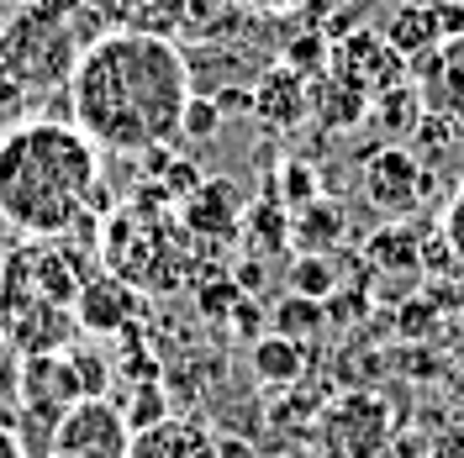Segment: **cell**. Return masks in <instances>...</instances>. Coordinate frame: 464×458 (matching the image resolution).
I'll use <instances>...</instances> for the list:
<instances>
[{"mask_svg":"<svg viewBox=\"0 0 464 458\" xmlns=\"http://www.w3.org/2000/svg\"><path fill=\"white\" fill-rule=\"evenodd\" d=\"M63 95H69V121L101 153L143 158L179 138V116L196 90H190V58L164 32L111 27L85 43Z\"/></svg>","mask_w":464,"mask_h":458,"instance_id":"obj_1","label":"cell"},{"mask_svg":"<svg viewBox=\"0 0 464 458\" xmlns=\"http://www.w3.org/2000/svg\"><path fill=\"white\" fill-rule=\"evenodd\" d=\"M101 196V148L74 121L27 116L0 138V222L27 237H63Z\"/></svg>","mask_w":464,"mask_h":458,"instance_id":"obj_2","label":"cell"},{"mask_svg":"<svg viewBox=\"0 0 464 458\" xmlns=\"http://www.w3.org/2000/svg\"><path fill=\"white\" fill-rule=\"evenodd\" d=\"M80 0H37L16 5L0 27V69L22 85L32 106L69 90V74L85 53V27L74 16Z\"/></svg>","mask_w":464,"mask_h":458,"instance_id":"obj_3","label":"cell"},{"mask_svg":"<svg viewBox=\"0 0 464 458\" xmlns=\"http://www.w3.org/2000/svg\"><path fill=\"white\" fill-rule=\"evenodd\" d=\"M359 185H364V201L375 205L380 216H391V222H406L417 205L428 201V169H422V158L411 153V148L391 143V148H375L370 158H364V174H359Z\"/></svg>","mask_w":464,"mask_h":458,"instance_id":"obj_4","label":"cell"},{"mask_svg":"<svg viewBox=\"0 0 464 458\" xmlns=\"http://www.w3.org/2000/svg\"><path fill=\"white\" fill-rule=\"evenodd\" d=\"M132 448V427L127 411H116L106 396H85L58 416L53 432V453L63 458H127Z\"/></svg>","mask_w":464,"mask_h":458,"instance_id":"obj_5","label":"cell"},{"mask_svg":"<svg viewBox=\"0 0 464 458\" xmlns=\"http://www.w3.org/2000/svg\"><path fill=\"white\" fill-rule=\"evenodd\" d=\"M459 32H464V5L459 0H401V5H391L380 37H385L406 63H417L422 53L443 48V43L459 37Z\"/></svg>","mask_w":464,"mask_h":458,"instance_id":"obj_6","label":"cell"},{"mask_svg":"<svg viewBox=\"0 0 464 458\" xmlns=\"http://www.w3.org/2000/svg\"><path fill=\"white\" fill-rule=\"evenodd\" d=\"M406 74L417 80L428 116L449 127V138H464V32L433 53H422L417 63H406Z\"/></svg>","mask_w":464,"mask_h":458,"instance_id":"obj_7","label":"cell"},{"mask_svg":"<svg viewBox=\"0 0 464 458\" xmlns=\"http://www.w3.org/2000/svg\"><path fill=\"white\" fill-rule=\"evenodd\" d=\"M248 106L259 116V127H269V132H295V127H306V116H312V80L280 58V63H269V69L254 74Z\"/></svg>","mask_w":464,"mask_h":458,"instance_id":"obj_8","label":"cell"},{"mask_svg":"<svg viewBox=\"0 0 464 458\" xmlns=\"http://www.w3.org/2000/svg\"><path fill=\"white\" fill-rule=\"evenodd\" d=\"M243 190L232 185V179H201L190 196H179V227L190 232V237H201V243H227L243 232Z\"/></svg>","mask_w":464,"mask_h":458,"instance_id":"obj_9","label":"cell"},{"mask_svg":"<svg viewBox=\"0 0 464 458\" xmlns=\"http://www.w3.org/2000/svg\"><path fill=\"white\" fill-rule=\"evenodd\" d=\"M327 69L333 74H343L348 85H359L370 100H375L380 90H391V85H401V74H406V58L380 37V32H353L348 43H338L333 48V58H327Z\"/></svg>","mask_w":464,"mask_h":458,"instance_id":"obj_10","label":"cell"},{"mask_svg":"<svg viewBox=\"0 0 464 458\" xmlns=\"http://www.w3.org/2000/svg\"><path fill=\"white\" fill-rule=\"evenodd\" d=\"M322 432H327V443H333L338 458H375L380 448H385L391 422H385V406L380 401L353 396V401H343L327 422H322Z\"/></svg>","mask_w":464,"mask_h":458,"instance_id":"obj_11","label":"cell"},{"mask_svg":"<svg viewBox=\"0 0 464 458\" xmlns=\"http://www.w3.org/2000/svg\"><path fill=\"white\" fill-rule=\"evenodd\" d=\"M127 458H222L217 453V432L196 416H164L159 427L132 432Z\"/></svg>","mask_w":464,"mask_h":458,"instance_id":"obj_12","label":"cell"},{"mask_svg":"<svg viewBox=\"0 0 464 458\" xmlns=\"http://www.w3.org/2000/svg\"><path fill=\"white\" fill-rule=\"evenodd\" d=\"M74 316H80V327H90V332H121L138 316V290L127 285V280H116V274L90 280L74 295Z\"/></svg>","mask_w":464,"mask_h":458,"instance_id":"obj_13","label":"cell"},{"mask_svg":"<svg viewBox=\"0 0 464 458\" xmlns=\"http://www.w3.org/2000/svg\"><path fill=\"white\" fill-rule=\"evenodd\" d=\"M312 116H317L322 127H333V132L359 127V121L370 116V95H364L359 85H348L343 74L322 69L317 80H312Z\"/></svg>","mask_w":464,"mask_h":458,"instance_id":"obj_14","label":"cell"},{"mask_svg":"<svg viewBox=\"0 0 464 458\" xmlns=\"http://www.w3.org/2000/svg\"><path fill=\"white\" fill-rule=\"evenodd\" d=\"M248 364H254V374H259L264 385H295L301 369H306V348L280 338V332H264L259 343H254V353H248Z\"/></svg>","mask_w":464,"mask_h":458,"instance_id":"obj_15","label":"cell"},{"mask_svg":"<svg viewBox=\"0 0 464 458\" xmlns=\"http://www.w3.org/2000/svg\"><path fill=\"white\" fill-rule=\"evenodd\" d=\"M370 258H375L380 269H417L422 263V248H417V232L406 227V222H391V227H380L370 237Z\"/></svg>","mask_w":464,"mask_h":458,"instance_id":"obj_16","label":"cell"},{"mask_svg":"<svg viewBox=\"0 0 464 458\" xmlns=\"http://www.w3.org/2000/svg\"><path fill=\"white\" fill-rule=\"evenodd\" d=\"M275 332L290 338V343H301V338H317L322 332V306L317 301H306V295H290L275 306Z\"/></svg>","mask_w":464,"mask_h":458,"instance_id":"obj_17","label":"cell"},{"mask_svg":"<svg viewBox=\"0 0 464 458\" xmlns=\"http://www.w3.org/2000/svg\"><path fill=\"white\" fill-rule=\"evenodd\" d=\"M343 232V211L333 201H312L301 205V243H306V253H322V248H333V237Z\"/></svg>","mask_w":464,"mask_h":458,"instance_id":"obj_18","label":"cell"},{"mask_svg":"<svg viewBox=\"0 0 464 458\" xmlns=\"http://www.w3.org/2000/svg\"><path fill=\"white\" fill-rule=\"evenodd\" d=\"M290 290L306 295V301H327V295L338 290V274H333V263H327L322 253H306L295 269H290Z\"/></svg>","mask_w":464,"mask_h":458,"instance_id":"obj_19","label":"cell"},{"mask_svg":"<svg viewBox=\"0 0 464 458\" xmlns=\"http://www.w3.org/2000/svg\"><path fill=\"white\" fill-rule=\"evenodd\" d=\"M217 132H222V106H217L211 95H190V100H185V116H179V138L211 143Z\"/></svg>","mask_w":464,"mask_h":458,"instance_id":"obj_20","label":"cell"},{"mask_svg":"<svg viewBox=\"0 0 464 458\" xmlns=\"http://www.w3.org/2000/svg\"><path fill=\"white\" fill-rule=\"evenodd\" d=\"M317 190H322V185H317V174L306 169V164H295V158L280 164V205H285V211H301V205L322 201Z\"/></svg>","mask_w":464,"mask_h":458,"instance_id":"obj_21","label":"cell"},{"mask_svg":"<svg viewBox=\"0 0 464 458\" xmlns=\"http://www.w3.org/2000/svg\"><path fill=\"white\" fill-rule=\"evenodd\" d=\"M164 416H169V401H164V390H159V385L148 379L143 396H138V401H132V411H127V427L143 432V427H159Z\"/></svg>","mask_w":464,"mask_h":458,"instance_id":"obj_22","label":"cell"},{"mask_svg":"<svg viewBox=\"0 0 464 458\" xmlns=\"http://www.w3.org/2000/svg\"><path fill=\"white\" fill-rule=\"evenodd\" d=\"M443 248L454 258V269H464V185L449 196V211H443Z\"/></svg>","mask_w":464,"mask_h":458,"instance_id":"obj_23","label":"cell"},{"mask_svg":"<svg viewBox=\"0 0 464 458\" xmlns=\"http://www.w3.org/2000/svg\"><path fill=\"white\" fill-rule=\"evenodd\" d=\"M428 458H464V427L433 437V453H428Z\"/></svg>","mask_w":464,"mask_h":458,"instance_id":"obj_24","label":"cell"},{"mask_svg":"<svg viewBox=\"0 0 464 458\" xmlns=\"http://www.w3.org/2000/svg\"><path fill=\"white\" fill-rule=\"evenodd\" d=\"M0 458H27V453H22V443H16L5 427H0Z\"/></svg>","mask_w":464,"mask_h":458,"instance_id":"obj_25","label":"cell"},{"mask_svg":"<svg viewBox=\"0 0 464 458\" xmlns=\"http://www.w3.org/2000/svg\"><path fill=\"white\" fill-rule=\"evenodd\" d=\"M5 5H11V11H16V5H37V0H5Z\"/></svg>","mask_w":464,"mask_h":458,"instance_id":"obj_26","label":"cell"},{"mask_svg":"<svg viewBox=\"0 0 464 458\" xmlns=\"http://www.w3.org/2000/svg\"><path fill=\"white\" fill-rule=\"evenodd\" d=\"M48 458H63V453H48Z\"/></svg>","mask_w":464,"mask_h":458,"instance_id":"obj_27","label":"cell"},{"mask_svg":"<svg viewBox=\"0 0 464 458\" xmlns=\"http://www.w3.org/2000/svg\"><path fill=\"white\" fill-rule=\"evenodd\" d=\"M459 5H464V0H459Z\"/></svg>","mask_w":464,"mask_h":458,"instance_id":"obj_28","label":"cell"}]
</instances>
